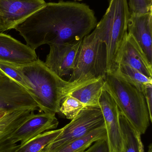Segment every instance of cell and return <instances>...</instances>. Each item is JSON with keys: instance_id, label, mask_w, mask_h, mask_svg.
Listing matches in <instances>:
<instances>
[{"instance_id": "6da1fadb", "label": "cell", "mask_w": 152, "mask_h": 152, "mask_svg": "<svg viewBox=\"0 0 152 152\" xmlns=\"http://www.w3.org/2000/svg\"><path fill=\"white\" fill-rule=\"evenodd\" d=\"M97 24L94 12L85 4L61 0L46 3L14 29L35 50L43 45L82 41Z\"/></svg>"}, {"instance_id": "7a4b0ae2", "label": "cell", "mask_w": 152, "mask_h": 152, "mask_svg": "<svg viewBox=\"0 0 152 152\" xmlns=\"http://www.w3.org/2000/svg\"><path fill=\"white\" fill-rule=\"evenodd\" d=\"M18 67L31 86L29 92L40 112L56 114L63 99L72 91V86L53 72L39 59Z\"/></svg>"}, {"instance_id": "3957f363", "label": "cell", "mask_w": 152, "mask_h": 152, "mask_svg": "<svg viewBox=\"0 0 152 152\" xmlns=\"http://www.w3.org/2000/svg\"><path fill=\"white\" fill-rule=\"evenodd\" d=\"M130 15L127 0H109L108 9L93 32L105 44L107 74L117 69L120 56L128 34Z\"/></svg>"}, {"instance_id": "277c9868", "label": "cell", "mask_w": 152, "mask_h": 152, "mask_svg": "<svg viewBox=\"0 0 152 152\" xmlns=\"http://www.w3.org/2000/svg\"><path fill=\"white\" fill-rule=\"evenodd\" d=\"M106 74V46L93 31L82 40L68 81L71 84L73 91L90 82L105 78Z\"/></svg>"}, {"instance_id": "5b68a950", "label": "cell", "mask_w": 152, "mask_h": 152, "mask_svg": "<svg viewBox=\"0 0 152 152\" xmlns=\"http://www.w3.org/2000/svg\"><path fill=\"white\" fill-rule=\"evenodd\" d=\"M105 87L135 129L145 134L152 121L143 93L113 74H106Z\"/></svg>"}, {"instance_id": "8992f818", "label": "cell", "mask_w": 152, "mask_h": 152, "mask_svg": "<svg viewBox=\"0 0 152 152\" xmlns=\"http://www.w3.org/2000/svg\"><path fill=\"white\" fill-rule=\"evenodd\" d=\"M105 126L100 106H85L70 122L62 128L53 142L40 152H55L72 141L84 136L99 128Z\"/></svg>"}, {"instance_id": "52a82bcc", "label": "cell", "mask_w": 152, "mask_h": 152, "mask_svg": "<svg viewBox=\"0 0 152 152\" xmlns=\"http://www.w3.org/2000/svg\"><path fill=\"white\" fill-rule=\"evenodd\" d=\"M46 4L45 0H0V32L14 29Z\"/></svg>"}, {"instance_id": "ba28073f", "label": "cell", "mask_w": 152, "mask_h": 152, "mask_svg": "<svg viewBox=\"0 0 152 152\" xmlns=\"http://www.w3.org/2000/svg\"><path fill=\"white\" fill-rule=\"evenodd\" d=\"M99 106L104 119L109 152H120L122 147V136L119 109L105 85L100 96Z\"/></svg>"}, {"instance_id": "9c48e42d", "label": "cell", "mask_w": 152, "mask_h": 152, "mask_svg": "<svg viewBox=\"0 0 152 152\" xmlns=\"http://www.w3.org/2000/svg\"><path fill=\"white\" fill-rule=\"evenodd\" d=\"M35 108L37 104L24 88L6 75L0 76V109L8 111Z\"/></svg>"}, {"instance_id": "30bf717a", "label": "cell", "mask_w": 152, "mask_h": 152, "mask_svg": "<svg viewBox=\"0 0 152 152\" xmlns=\"http://www.w3.org/2000/svg\"><path fill=\"white\" fill-rule=\"evenodd\" d=\"M82 41L49 45L50 51L46 56V65L61 77L70 75L74 69Z\"/></svg>"}, {"instance_id": "8fae6325", "label": "cell", "mask_w": 152, "mask_h": 152, "mask_svg": "<svg viewBox=\"0 0 152 152\" xmlns=\"http://www.w3.org/2000/svg\"><path fill=\"white\" fill-rule=\"evenodd\" d=\"M37 59L35 50L9 35L0 33V61L20 66Z\"/></svg>"}, {"instance_id": "7c38bea8", "label": "cell", "mask_w": 152, "mask_h": 152, "mask_svg": "<svg viewBox=\"0 0 152 152\" xmlns=\"http://www.w3.org/2000/svg\"><path fill=\"white\" fill-rule=\"evenodd\" d=\"M58 125L55 114L34 113L12 133L11 138L15 142L23 144L44 132L55 129Z\"/></svg>"}, {"instance_id": "4fadbf2b", "label": "cell", "mask_w": 152, "mask_h": 152, "mask_svg": "<svg viewBox=\"0 0 152 152\" xmlns=\"http://www.w3.org/2000/svg\"><path fill=\"white\" fill-rule=\"evenodd\" d=\"M127 31L152 64V10L144 13L130 12Z\"/></svg>"}, {"instance_id": "5bb4252c", "label": "cell", "mask_w": 152, "mask_h": 152, "mask_svg": "<svg viewBox=\"0 0 152 152\" xmlns=\"http://www.w3.org/2000/svg\"><path fill=\"white\" fill-rule=\"evenodd\" d=\"M35 108L19 109L9 112L0 119V152H14L20 146L12 141V133L30 116Z\"/></svg>"}, {"instance_id": "9a60e30c", "label": "cell", "mask_w": 152, "mask_h": 152, "mask_svg": "<svg viewBox=\"0 0 152 152\" xmlns=\"http://www.w3.org/2000/svg\"><path fill=\"white\" fill-rule=\"evenodd\" d=\"M120 64L128 65L152 78V64L134 37L128 33L120 56L119 65Z\"/></svg>"}, {"instance_id": "2e32d148", "label": "cell", "mask_w": 152, "mask_h": 152, "mask_svg": "<svg viewBox=\"0 0 152 152\" xmlns=\"http://www.w3.org/2000/svg\"><path fill=\"white\" fill-rule=\"evenodd\" d=\"M119 114L122 136V147L120 152H145L141 138L142 135L119 109Z\"/></svg>"}, {"instance_id": "e0dca14e", "label": "cell", "mask_w": 152, "mask_h": 152, "mask_svg": "<svg viewBox=\"0 0 152 152\" xmlns=\"http://www.w3.org/2000/svg\"><path fill=\"white\" fill-rule=\"evenodd\" d=\"M105 83V78H101L78 88L68 95L79 100L85 106H100L99 100Z\"/></svg>"}, {"instance_id": "ac0fdd59", "label": "cell", "mask_w": 152, "mask_h": 152, "mask_svg": "<svg viewBox=\"0 0 152 152\" xmlns=\"http://www.w3.org/2000/svg\"><path fill=\"white\" fill-rule=\"evenodd\" d=\"M107 138L105 126L97 129L83 137L76 139L55 152H84L98 140Z\"/></svg>"}, {"instance_id": "d6986e66", "label": "cell", "mask_w": 152, "mask_h": 152, "mask_svg": "<svg viewBox=\"0 0 152 152\" xmlns=\"http://www.w3.org/2000/svg\"><path fill=\"white\" fill-rule=\"evenodd\" d=\"M113 74L134 86L142 93L147 84H152V78L148 77L128 65L119 64Z\"/></svg>"}, {"instance_id": "ffe728a7", "label": "cell", "mask_w": 152, "mask_h": 152, "mask_svg": "<svg viewBox=\"0 0 152 152\" xmlns=\"http://www.w3.org/2000/svg\"><path fill=\"white\" fill-rule=\"evenodd\" d=\"M62 131V128L44 132L32 138L19 147L14 152H40L46 145L53 142Z\"/></svg>"}, {"instance_id": "44dd1931", "label": "cell", "mask_w": 152, "mask_h": 152, "mask_svg": "<svg viewBox=\"0 0 152 152\" xmlns=\"http://www.w3.org/2000/svg\"><path fill=\"white\" fill-rule=\"evenodd\" d=\"M85 107L79 100L68 95L62 102L59 113L71 120L77 116Z\"/></svg>"}, {"instance_id": "7402d4cb", "label": "cell", "mask_w": 152, "mask_h": 152, "mask_svg": "<svg viewBox=\"0 0 152 152\" xmlns=\"http://www.w3.org/2000/svg\"><path fill=\"white\" fill-rule=\"evenodd\" d=\"M0 71L25 88L29 93L32 90L30 84L17 66L0 61Z\"/></svg>"}, {"instance_id": "603a6c76", "label": "cell", "mask_w": 152, "mask_h": 152, "mask_svg": "<svg viewBox=\"0 0 152 152\" xmlns=\"http://www.w3.org/2000/svg\"><path fill=\"white\" fill-rule=\"evenodd\" d=\"M129 5L130 12L146 13L152 10V0H129Z\"/></svg>"}, {"instance_id": "cb8c5ba5", "label": "cell", "mask_w": 152, "mask_h": 152, "mask_svg": "<svg viewBox=\"0 0 152 152\" xmlns=\"http://www.w3.org/2000/svg\"><path fill=\"white\" fill-rule=\"evenodd\" d=\"M86 152H109L107 138L96 141Z\"/></svg>"}, {"instance_id": "d4e9b609", "label": "cell", "mask_w": 152, "mask_h": 152, "mask_svg": "<svg viewBox=\"0 0 152 152\" xmlns=\"http://www.w3.org/2000/svg\"><path fill=\"white\" fill-rule=\"evenodd\" d=\"M143 94L145 98L150 118L152 121V84H148L145 86Z\"/></svg>"}, {"instance_id": "484cf974", "label": "cell", "mask_w": 152, "mask_h": 152, "mask_svg": "<svg viewBox=\"0 0 152 152\" xmlns=\"http://www.w3.org/2000/svg\"><path fill=\"white\" fill-rule=\"evenodd\" d=\"M10 111H8L3 110V109H0V119L2 118L4 116H5Z\"/></svg>"}, {"instance_id": "4316f807", "label": "cell", "mask_w": 152, "mask_h": 152, "mask_svg": "<svg viewBox=\"0 0 152 152\" xmlns=\"http://www.w3.org/2000/svg\"><path fill=\"white\" fill-rule=\"evenodd\" d=\"M149 150L147 152H152V145L151 144L149 146Z\"/></svg>"}, {"instance_id": "83f0119b", "label": "cell", "mask_w": 152, "mask_h": 152, "mask_svg": "<svg viewBox=\"0 0 152 152\" xmlns=\"http://www.w3.org/2000/svg\"><path fill=\"white\" fill-rule=\"evenodd\" d=\"M3 74H3L2 72L1 71H0V76L1 75H3Z\"/></svg>"}, {"instance_id": "f1b7e54d", "label": "cell", "mask_w": 152, "mask_h": 152, "mask_svg": "<svg viewBox=\"0 0 152 152\" xmlns=\"http://www.w3.org/2000/svg\"><path fill=\"white\" fill-rule=\"evenodd\" d=\"M77 1H82V0H77Z\"/></svg>"}, {"instance_id": "f546056e", "label": "cell", "mask_w": 152, "mask_h": 152, "mask_svg": "<svg viewBox=\"0 0 152 152\" xmlns=\"http://www.w3.org/2000/svg\"><path fill=\"white\" fill-rule=\"evenodd\" d=\"M84 152H86V151H84Z\"/></svg>"}]
</instances>
